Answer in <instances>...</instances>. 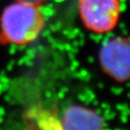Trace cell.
<instances>
[{
    "instance_id": "1",
    "label": "cell",
    "mask_w": 130,
    "mask_h": 130,
    "mask_svg": "<svg viewBox=\"0 0 130 130\" xmlns=\"http://www.w3.org/2000/svg\"><path fill=\"white\" fill-rule=\"evenodd\" d=\"M0 24L7 42L24 45L37 39L43 27V17L37 6L17 0L5 8Z\"/></svg>"
},
{
    "instance_id": "2",
    "label": "cell",
    "mask_w": 130,
    "mask_h": 130,
    "mask_svg": "<svg viewBox=\"0 0 130 130\" xmlns=\"http://www.w3.org/2000/svg\"><path fill=\"white\" fill-rule=\"evenodd\" d=\"M81 20L89 30L105 34L113 30L120 15L119 0H79Z\"/></svg>"
},
{
    "instance_id": "3",
    "label": "cell",
    "mask_w": 130,
    "mask_h": 130,
    "mask_svg": "<svg viewBox=\"0 0 130 130\" xmlns=\"http://www.w3.org/2000/svg\"><path fill=\"white\" fill-rule=\"evenodd\" d=\"M129 42L126 38L114 37L105 42L100 48L101 67L118 81H126L129 78Z\"/></svg>"
},
{
    "instance_id": "4",
    "label": "cell",
    "mask_w": 130,
    "mask_h": 130,
    "mask_svg": "<svg viewBox=\"0 0 130 130\" xmlns=\"http://www.w3.org/2000/svg\"><path fill=\"white\" fill-rule=\"evenodd\" d=\"M63 129H91L104 127L103 118L94 110L79 105H72L64 110L61 119Z\"/></svg>"
},
{
    "instance_id": "5",
    "label": "cell",
    "mask_w": 130,
    "mask_h": 130,
    "mask_svg": "<svg viewBox=\"0 0 130 130\" xmlns=\"http://www.w3.org/2000/svg\"><path fill=\"white\" fill-rule=\"evenodd\" d=\"M18 1H22V2L24 3H28V4L31 5H35V6H38V5H41L44 3L47 0H18Z\"/></svg>"
}]
</instances>
